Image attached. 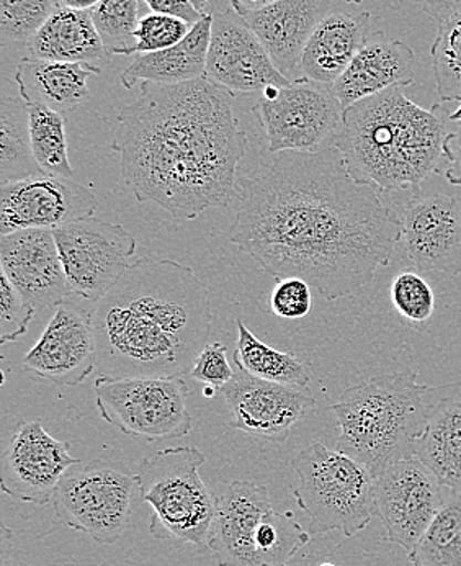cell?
<instances>
[{"instance_id":"cell-1","label":"cell","mask_w":461,"mask_h":566,"mask_svg":"<svg viewBox=\"0 0 461 566\" xmlns=\"http://www.w3.org/2000/svg\"><path fill=\"white\" fill-rule=\"evenodd\" d=\"M270 155V153H269ZM230 241L276 281L298 277L327 302L374 281L401 241L378 189L348 174L336 145L262 159L241 182Z\"/></svg>"},{"instance_id":"cell-2","label":"cell","mask_w":461,"mask_h":566,"mask_svg":"<svg viewBox=\"0 0 461 566\" xmlns=\"http://www.w3.org/2000/svg\"><path fill=\"white\" fill-rule=\"evenodd\" d=\"M232 92L207 77L182 84L143 82L119 108L112 149L139 203L159 205L174 220L238 202V166L248 151Z\"/></svg>"},{"instance_id":"cell-3","label":"cell","mask_w":461,"mask_h":566,"mask_svg":"<svg viewBox=\"0 0 461 566\" xmlns=\"http://www.w3.org/2000/svg\"><path fill=\"white\" fill-rule=\"evenodd\" d=\"M94 329L98 374L186 377L210 337V295L174 259H136L95 303Z\"/></svg>"},{"instance_id":"cell-4","label":"cell","mask_w":461,"mask_h":566,"mask_svg":"<svg viewBox=\"0 0 461 566\" xmlns=\"http://www.w3.org/2000/svg\"><path fill=\"white\" fill-rule=\"evenodd\" d=\"M447 135L436 107L426 111L392 87L346 108L334 145L357 182L396 192L418 190L440 172Z\"/></svg>"},{"instance_id":"cell-5","label":"cell","mask_w":461,"mask_h":566,"mask_svg":"<svg viewBox=\"0 0 461 566\" xmlns=\"http://www.w3.org/2000/svg\"><path fill=\"white\" fill-rule=\"evenodd\" d=\"M426 391L416 371L378 375L347 388L333 405L339 426L336 450L367 467L375 479L416 457L429 421Z\"/></svg>"},{"instance_id":"cell-6","label":"cell","mask_w":461,"mask_h":566,"mask_svg":"<svg viewBox=\"0 0 461 566\" xmlns=\"http://www.w3.org/2000/svg\"><path fill=\"white\" fill-rule=\"evenodd\" d=\"M205 460L197 447H170L136 467L139 497L151 506L149 532L157 541L210 548L217 496L200 476Z\"/></svg>"},{"instance_id":"cell-7","label":"cell","mask_w":461,"mask_h":566,"mask_svg":"<svg viewBox=\"0 0 461 566\" xmlns=\"http://www.w3.org/2000/svg\"><path fill=\"white\" fill-rule=\"evenodd\" d=\"M292 469L298 476L293 496L310 517L311 535L339 531L354 537L377 516V479L346 453L313 444L292 460Z\"/></svg>"},{"instance_id":"cell-8","label":"cell","mask_w":461,"mask_h":566,"mask_svg":"<svg viewBox=\"0 0 461 566\" xmlns=\"http://www.w3.org/2000/svg\"><path fill=\"white\" fill-rule=\"evenodd\" d=\"M135 470L125 463L92 459L71 467L53 494L54 513L74 531L101 545H114L132 523Z\"/></svg>"},{"instance_id":"cell-9","label":"cell","mask_w":461,"mask_h":566,"mask_svg":"<svg viewBox=\"0 0 461 566\" xmlns=\"http://www.w3.org/2000/svg\"><path fill=\"white\" fill-rule=\"evenodd\" d=\"M102 419L123 434L148 442L186 438L193 429L187 409L190 388L184 377L95 380Z\"/></svg>"},{"instance_id":"cell-10","label":"cell","mask_w":461,"mask_h":566,"mask_svg":"<svg viewBox=\"0 0 461 566\" xmlns=\"http://www.w3.org/2000/svg\"><path fill=\"white\" fill-rule=\"evenodd\" d=\"M262 94L254 114L264 126L270 155L319 151L343 128L344 108L333 87L302 80Z\"/></svg>"},{"instance_id":"cell-11","label":"cell","mask_w":461,"mask_h":566,"mask_svg":"<svg viewBox=\"0 0 461 566\" xmlns=\"http://www.w3.org/2000/svg\"><path fill=\"white\" fill-rule=\"evenodd\" d=\"M53 233L73 295L84 302L95 305L135 262V238L95 214Z\"/></svg>"},{"instance_id":"cell-12","label":"cell","mask_w":461,"mask_h":566,"mask_svg":"<svg viewBox=\"0 0 461 566\" xmlns=\"http://www.w3.org/2000/svg\"><path fill=\"white\" fill-rule=\"evenodd\" d=\"M447 491L418 457L386 469L377 476L375 503L388 541L409 554L443 506Z\"/></svg>"},{"instance_id":"cell-13","label":"cell","mask_w":461,"mask_h":566,"mask_svg":"<svg viewBox=\"0 0 461 566\" xmlns=\"http://www.w3.org/2000/svg\"><path fill=\"white\" fill-rule=\"evenodd\" d=\"M98 202L88 187L67 177L36 174L0 186V234L56 230L94 217Z\"/></svg>"},{"instance_id":"cell-14","label":"cell","mask_w":461,"mask_h":566,"mask_svg":"<svg viewBox=\"0 0 461 566\" xmlns=\"http://www.w3.org/2000/svg\"><path fill=\"white\" fill-rule=\"evenodd\" d=\"M23 368L57 387H77L97 368L94 308L64 300L54 308L39 343L25 354Z\"/></svg>"},{"instance_id":"cell-15","label":"cell","mask_w":461,"mask_h":566,"mask_svg":"<svg viewBox=\"0 0 461 566\" xmlns=\"http://www.w3.org/2000/svg\"><path fill=\"white\" fill-rule=\"evenodd\" d=\"M70 449V442L48 434L43 422H19L0 460L3 493L22 503L50 504L64 473L78 462Z\"/></svg>"},{"instance_id":"cell-16","label":"cell","mask_w":461,"mask_h":566,"mask_svg":"<svg viewBox=\"0 0 461 566\" xmlns=\"http://www.w3.org/2000/svg\"><path fill=\"white\" fill-rule=\"evenodd\" d=\"M220 391L231 409L232 429L275 444H283L293 426L316 408L306 388L262 380L239 367Z\"/></svg>"},{"instance_id":"cell-17","label":"cell","mask_w":461,"mask_h":566,"mask_svg":"<svg viewBox=\"0 0 461 566\" xmlns=\"http://www.w3.org/2000/svg\"><path fill=\"white\" fill-rule=\"evenodd\" d=\"M203 77L232 94L264 92L269 87L292 84L276 70L264 44L234 10L213 13Z\"/></svg>"},{"instance_id":"cell-18","label":"cell","mask_w":461,"mask_h":566,"mask_svg":"<svg viewBox=\"0 0 461 566\" xmlns=\"http://www.w3.org/2000/svg\"><path fill=\"white\" fill-rule=\"evenodd\" d=\"M0 265L35 312L56 308L73 296L53 230L0 234Z\"/></svg>"},{"instance_id":"cell-19","label":"cell","mask_w":461,"mask_h":566,"mask_svg":"<svg viewBox=\"0 0 461 566\" xmlns=\"http://www.w3.org/2000/svg\"><path fill=\"white\" fill-rule=\"evenodd\" d=\"M401 241L409 261L426 272H461V202L436 196L412 200L402 211Z\"/></svg>"},{"instance_id":"cell-20","label":"cell","mask_w":461,"mask_h":566,"mask_svg":"<svg viewBox=\"0 0 461 566\" xmlns=\"http://www.w3.org/2000/svg\"><path fill=\"white\" fill-rule=\"evenodd\" d=\"M272 507L268 488L242 480L230 483L217 496L210 551L218 566H258L255 528Z\"/></svg>"},{"instance_id":"cell-21","label":"cell","mask_w":461,"mask_h":566,"mask_svg":"<svg viewBox=\"0 0 461 566\" xmlns=\"http://www.w3.org/2000/svg\"><path fill=\"white\" fill-rule=\"evenodd\" d=\"M333 0H280L242 17L286 76L302 60L307 41L329 13Z\"/></svg>"},{"instance_id":"cell-22","label":"cell","mask_w":461,"mask_h":566,"mask_svg":"<svg viewBox=\"0 0 461 566\" xmlns=\"http://www.w3.org/2000/svg\"><path fill=\"white\" fill-rule=\"evenodd\" d=\"M415 51L402 41L385 40L381 33L358 51L343 76L333 85L344 111L392 87L415 80Z\"/></svg>"},{"instance_id":"cell-23","label":"cell","mask_w":461,"mask_h":566,"mask_svg":"<svg viewBox=\"0 0 461 566\" xmlns=\"http://www.w3.org/2000/svg\"><path fill=\"white\" fill-rule=\"evenodd\" d=\"M370 13H327L307 41L300 70L303 80L333 87L368 43Z\"/></svg>"},{"instance_id":"cell-24","label":"cell","mask_w":461,"mask_h":566,"mask_svg":"<svg viewBox=\"0 0 461 566\" xmlns=\"http://www.w3.org/2000/svg\"><path fill=\"white\" fill-rule=\"evenodd\" d=\"M211 27L213 12L205 13L203 19L195 23L189 35L176 46L156 53L138 54L119 77L123 87H135L138 82L182 84L203 77L210 50Z\"/></svg>"},{"instance_id":"cell-25","label":"cell","mask_w":461,"mask_h":566,"mask_svg":"<svg viewBox=\"0 0 461 566\" xmlns=\"http://www.w3.org/2000/svg\"><path fill=\"white\" fill-rule=\"evenodd\" d=\"M101 73V67L92 64L25 57L17 67L13 82L23 101L41 102L61 114H67L91 94L88 77Z\"/></svg>"},{"instance_id":"cell-26","label":"cell","mask_w":461,"mask_h":566,"mask_svg":"<svg viewBox=\"0 0 461 566\" xmlns=\"http://www.w3.org/2000/svg\"><path fill=\"white\" fill-rule=\"evenodd\" d=\"M30 57L61 63L92 64L108 60L111 53L95 27L91 12L57 7L27 43Z\"/></svg>"},{"instance_id":"cell-27","label":"cell","mask_w":461,"mask_h":566,"mask_svg":"<svg viewBox=\"0 0 461 566\" xmlns=\"http://www.w3.org/2000/svg\"><path fill=\"white\" fill-rule=\"evenodd\" d=\"M416 457L447 490L461 494V400L443 398L430 405Z\"/></svg>"},{"instance_id":"cell-28","label":"cell","mask_w":461,"mask_h":566,"mask_svg":"<svg viewBox=\"0 0 461 566\" xmlns=\"http://www.w3.org/2000/svg\"><path fill=\"white\" fill-rule=\"evenodd\" d=\"M41 172L30 142L29 108L19 91L6 92L0 102V186Z\"/></svg>"},{"instance_id":"cell-29","label":"cell","mask_w":461,"mask_h":566,"mask_svg":"<svg viewBox=\"0 0 461 566\" xmlns=\"http://www.w3.org/2000/svg\"><path fill=\"white\" fill-rule=\"evenodd\" d=\"M238 346L234 350L235 367L249 371L262 380L289 387L306 388L311 370L295 353H283L262 343L242 319H238Z\"/></svg>"},{"instance_id":"cell-30","label":"cell","mask_w":461,"mask_h":566,"mask_svg":"<svg viewBox=\"0 0 461 566\" xmlns=\"http://www.w3.org/2000/svg\"><path fill=\"white\" fill-rule=\"evenodd\" d=\"M412 566H461V494L447 491L443 506L409 552Z\"/></svg>"},{"instance_id":"cell-31","label":"cell","mask_w":461,"mask_h":566,"mask_svg":"<svg viewBox=\"0 0 461 566\" xmlns=\"http://www.w3.org/2000/svg\"><path fill=\"white\" fill-rule=\"evenodd\" d=\"M25 102V101H23ZM30 117V142L35 161L51 176L74 179L66 138V118L61 112L41 104L25 102Z\"/></svg>"},{"instance_id":"cell-32","label":"cell","mask_w":461,"mask_h":566,"mask_svg":"<svg viewBox=\"0 0 461 566\" xmlns=\"http://www.w3.org/2000/svg\"><path fill=\"white\" fill-rule=\"evenodd\" d=\"M310 541V531L292 513H280L272 507L255 528V562L258 566H289L296 552Z\"/></svg>"},{"instance_id":"cell-33","label":"cell","mask_w":461,"mask_h":566,"mask_svg":"<svg viewBox=\"0 0 461 566\" xmlns=\"http://www.w3.org/2000/svg\"><path fill=\"white\" fill-rule=\"evenodd\" d=\"M437 94L443 102L461 101V12L440 22L432 44Z\"/></svg>"},{"instance_id":"cell-34","label":"cell","mask_w":461,"mask_h":566,"mask_svg":"<svg viewBox=\"0 0 461 566\" xmlns=\"http://www.w3.org/2000/svg\"><path fill=\"white\" fill-rule=\"evenodd\" d=\"M138 2L139 0H102L92 12V19L108 53L118 54L119 51L133 46V35L139 23Z\"/></svg>"},{"instance_id":"cell-35","label":"cell","mask_w":461,"mask_h":566,"mask_svg":"<svg viewBox=\"0 0 461 566\" xmlns=\"http://www.w3.org/2000/svg\"><path fill=\"white\" fill-rule=\"evenodd\" d=\"M57 7V0H0L3 41L29 43Z\"/></svg>"},{"instance_id":"cell-36","label":"cell","mask_w":461,"mask_h":566,"mask_svg":"<svg viewBox=\"0 0 461 566\" xmlns=\"http://www.w3.org/2000/svg\"><path fill=\"white\" fill-rule=\"evenodd\" d=\"M396 312L412 323H427L436 313V293L426 279L416 272H401L389 289Z\"/></svg>"},{"instance_id":"cell-37","label":"cell","mask_w":461,"mask_h":566,"mask_svg":"<svg viewBox=\"0 0 461 566\" xmlns=\"http://www.w3.org/2000/svg\"><path fill=\"white\" fill-rule=\"evenodd\" d=\"M192 25L186 20L177 17L163 15V13H149V15L139 19L138 27L135 30V43L132 48L119 51L118 54H146L156 53V51L167 50L176 46L187 35H189Z\"/></svg>"},{"instance_id":"cell-38","label":"cell","mask_w":461,"mask_h":566,"mask_svg":"<svg viewBox=\"0 0 461 566\" xmlns=\"http://www.w3.org/2000/svg\"><path fill=\"white\" fill-rule=\"evenodd\" d=\"M35 313L9 279L3 274L0 275V340L2 344L17 343L20 337L25 336Z\"/></svg>"},{"instance_id":"cell-39","label":"cell","mask_w":461,"mask_h":566,"mask_svg":"<svg viewBox=\"0 0 461 566\" xmlns=\"http://www.w3.org/2000/svg\"><path fill=\"white\" fill-rule=\"evenodd\" d=\"M313 295L311 285L303 279H283L270 295V310L282 319H302L311 312Z\"/></svg>"},{"instance_id":"cell-40","label":"cell","mask_w":461,"mask_h":566,"mask_svg":"<svg viewBox=\"0 0 461 566\" xmlns=\"http://www.w3.org/2000/svg\"><path fill=\"white\" fill-rule=\"evenodd\" d=\"M235 370L228 360V349L221 343H208L195 359L190 377L214 390H221L230 384Z\"/></svg>"},{"instance_id":"cell-41","label":"cell","mask_w":461,"mask_h":566,"mask_svg":"<svg viewBox=\"0 0 461 566\" xmlns=\"http://www.w3.org/2000/svg\"><path fill=\"white\" fill-rule=\"evenodd\" d=\"M143 2L153 10V13L177 17L192 27L205 15L193 6L192 0H143Z\"/></svg>"},{"instance_id":"cell-42","label":"cell","mask_w":461,"mask_h":566,"mask_svg":"<svg viewBox=\"0 0 461 566\" xmlns=\"http://www.w3.org/2000/svg\"><path fill=\"white\" fill-rule=\"evenodd\" d=\"M442 170L452 186H461V123L455 132H449L446 138V161Z\"/></svg>"},{"instance_id":"cell-43","label":"cell","mask_w":461,"mask_h":566,"mask_svg":"<svg viewBox=\"0 0 461 566\" xmlns=\"http://www.w3.org/2000/svg\"><path fill=\"white\" fill-rule=\"evenodd\" d=\"M423 12L437 22L461 12V0H421Z\"/></svg>"},{"instance_id":"cell-44","label":"cell","mask_w":461,"mask_h":566,"mask_svg":"<svg viewBox=\"0 0 461 566\" xmlns=\"http://www.w3.org/2000/svg\"><path fill=\"white\" fill-rule=\"evenodd\" d=\"M276 2H280V0H231V6L238 15L244 17L248 13L258 12V10L265 9V7L273 6Z\"/></svg>"},{"instance_id":"cell-45","label":"cell","mask_w":461,"mask_h":566,"mask_svg":"<svg viewBox=\"0 0 461 566\" xmlns=\"http://www.w3.org/2000/svg\"><path fill=\"white\" fill-rule=\"evenodd\" d=\"M102 0H57V6L63 9L77 10V12H94Z\"/></svg>"},{"instance_id":"cell-46","label":"cell","mask_w":461,"mask_h":566,"mask_svg":"<svg viewBox=\"0 0 461 566\" xmlns=\"http://www.w3.org/2000/svg\"><path fill=\"white\" fill-rule=\"evenodd\" d=\"M208 2H210V0H192L193 6L197 7V9L200 10L201 13H208V12H205V9H207Z\"/></svg>"},{"instance_id":"cell-47","label":"cell","mask_w":461,"mask_h":566,"mask_svg":"<svg viewBox=\"0 0 461 566\" xmlns=\"http://www.w3.org/2000/svg\"><path fill=\"white\" fill-rule=\"evenodd\" d=\"M449 120L452 123H461V104L455 112H452V114L449 115Z\"/></svg>"},{"instance_id":"cell-48","label":"cell","mask_w":461,"mask_h":566,"mask_svg":"<svg viewBox=\"0 0 461 566\" xmlns=\"http://www.w3.org/2000/svg\"><path fill=\"white\" fill-rule=\"evenodd\" d=\"M348 3H362L364 0H346Z\"/></svg>"},{"instance_id":"cell-49","label":"cell","mask_w":461,"mask_h":566,"mask_svg":"<svg viewBox=\"0 0 461 566\" xmlns=\"http://www.w3.org/2000/svg\"><path fill=\"white\" fill-rule=\"evenodd\" d=\"M319 566H336V565L329 564V562H326V564H321Z\"/></svg>"}]
</instances>
